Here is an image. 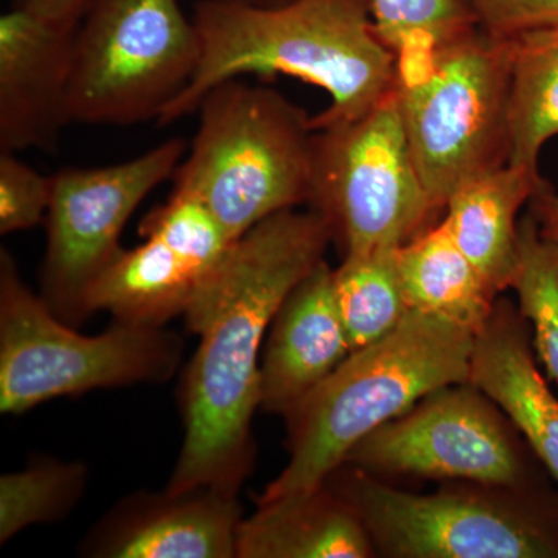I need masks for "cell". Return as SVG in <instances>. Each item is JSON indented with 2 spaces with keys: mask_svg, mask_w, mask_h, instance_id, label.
Returning <instances> with one entry per match:
<instances>
[{
  "mask_svg": "<svg viewBox=\"0 0 558 558\" xmlns=\"http://www.w3.org/2000/svg\"><path fill=\"white\" fill-rule=\"evenodd\" d=\"M332 240L317 209H286L234 241L197 286L183 317L201 341L180 385L185 438L167 490L240 492L255 464L252 422L271 322Z\"/></svg>",
  "mask_w": 558,
  "mask_h": 558,
  "instance_id": "cell-1",
  "label": "cell"
},
{
  "mask_svg": "<svg viewBox=\"0 0 558 558\" xmlns=\"http://www.w3.org/2000/svg\"><path fill=\"white\" fill-rule=\"evenodd\" d=\"M193 22L199 65L159 124L196 112L213 87L244 75L279 73L325 90L330 105L314 126L357 119L398 87V57L377 32L371 0H199Z\"/></svg>",
  "mask_w": 558,
  "mask_h": 558,
  "instance_id": "cell-2",
  "label": "cell"
},
{
  "mask_svg": "<svg viewBox=\"0 0 558 558\" xmlns=\"http://www.w3.org/2000/svg\"><path fill=\"white\" fill-rule=\"evenodd\" d=\"M476 333L424 312L351 355L288 416L289 462L260 495L269 501L325 486L349 451L449 385L470 381Z\"/></svg>",
  "mask_w": 558,
  "mask_h": 558,
  "instance_id": "cell-3",
  "label": "cell"
},
{
  "mask_svg": "<svg viewBox=\"0 0 558 558\" xmlns=\"http://www.w3.org/2000/svg\"><path fill=\"white\" fill-rule=\"evenodd\" d=\"M196 112L199 126L172 193L199 201L233 241L277 213L311 204L315 130L303 109L236 78L213 87Z\"/></svg>",
  "mask_w": 558,
  "mask_h": 558,
  "instance_id": "cell-4",
  "label": "cell"
},
{
  "mask_svg": "<svg viewBox=\"0 0 558 558\" xmlns=\"http://www.w3.org/2000/svg\"><path fill=\"white\" fill-rule=\"evenodd\" d=\"M183 341L154 326L117 323L83 336L62 322L0 252V411L22 414L40 403L101 388L160 384L178 373Z\"/></svg>",
  "mask_w": 558,
  "mask_h": 558,
  "instance_id": "cell-5",
  "label": "cell"
},
{
  "mask_svg": "<svg viewBox=\"0 0 558 558\" xmlns=\"http://www.w3.org/2000/svg\"><path fill=\"white\" fill-rule=\"evenodd\" d=\"M328 484L357 513L377 556L558 558V499L480 486L422 495L343 464Z\"/></svg>",
  "mask_w": 558,
  "mask_h": 558,
  "instance_id": "cell-6",
  "label": "cell"
},
{
  "mask_svg": "<svg viewBox=\"0 0 558 558\" xmlns=\"http://www.w3.org/2000/svg\"><path fill=\"white\" fill-rule=\"evenodd\" d=\"M510 65L512 39L476 27L398 81L411 154L439 211L459 186L509 163Z\"/></svg>",
  "mask_w": 558,
  "mask_h": 558,
  "instance_id": "cell-7",
  "label": "cell"
},
{
  "mask_svg": "<svg viewBox=\"0 0 558 558\" xmlns=\"http://www.w3.org/2000/svg\"><path fill=\"white\" fill-rule=\"evenodd\" d=\"M199 60V33L179 0H89L73 31L70 120H159Z\"/></svg>",
  "mask_w": 558,
  "mask_h": 558,
  "instance_id": "cell-8",
  "label": "cell"
},
{
  "mask_svg": "<svg viewBox=\"0 0 558 558\" xmlns=\"http://www.w3.org/2000/svg\"><path fill=\"white\" fill-rule=\"evenodd\" d=\"M396 89L357 119L314 126L310 207L344 255L402 247L439 211L414 163Z\"/></svg>",
  "mask_w": 558,
  "mask_h": 558,
  "instance_id": "cell-9",
  "label": "cell"
},
{
  "mask_svg": "<svg viewBox=\"0 0 558 558\" xmlns=\"http://www.w3.org/2000/svg\"><path fill=\"white\" fill-rule=\"evenodd\" d=\"M520 432L472 381L449 385L374 429L343 464L369 475L532 490Z\"/></svg>",
  "mask_w": 558,
  "mask_h": 558,
  "instance_id": "cell-10",
  "label": "cell"
},
{
  "mask_svg": "<svg viewBox=\"0 0 558 558\" xmlns=\"http://www.w3.org/2000/svg\"><path fill=\"white\" fill-rule=\"evenodd\" d=\"M186 154L182 138L167 140L134 159L51 175L47 245L40 293L58 318H87V290L120 255V238L143 201L174 175Z\"/></svg>",
  "mask_w": 558,
  "mask_h": 558,
  "instance_id": "cell-11",
  "label": "cell"
},
{
  "mask_svg": "<svg viewBox=\"0 0 558 558\" xmlns=\"http://www.w3.org/2000/svg\"><path fill=\"white\" fill-rule=\"evenodd\" d=\"M242 520L238 494L220 488L138 492L92 529L81 553L98 558H233Z\"/></svg>",
  "mask_w": 558,
  "mask_h": 558,
  "instance_id": "cell-12",
  "label": "cell"
},
{
  "mask_svg": "<svg viewBox=\"0 0 558 558\" xmlns=\"http://www.w3.org/2000/svg\"><path fill=\"white\" fill-rule=\"evenodd\" d=\"M75 27L21 7L0 17V150H53L69 116Z\"/></svg>",
  "mask_w": 558,
  "mask_h": 558,
  "instance_id": "cell-13",
  "label": "cell"
},
{
  "mask_svg": "<svg viewBox=\"0 0 558 558\" xmlns=\"http://www.w3.org/2000/svg\"><path fill=\"white\" fill-rule=\"evenodd\" d=\"M351 352L333 293V269L322 260L271 322L260 357V409L288 416Z\"/></svg>",
  "mask_w": 558,
  "mask_h": 558,
  "instance_id": "cell-14",
  "label": "cell"
},
{
  "mask_svg": "<svg viewBox=\"0 0 558 558\" xmlns=\"http://www.w3.org/2000/svg\"><path fill=\"white\" fill-rule=\"evenodd\" d=\"M470 381L502 410L558 483V399L535 362L531 326L509 301L476 336Z\"/></svg>",
  "mask_w": 558,
  "mask_h": 558,
  "instance_id": "cell-15",
  "label": "cell"
},
{
  "mask_svg": "<svg viewBox=\"0 0 558 558\" xmlns=\"http://www.w3.org/2000/svg\"><path fill=\"white\" fill-rule=\"evenodd\" d=\"M373 539L357 513L328 486L258 501L242 520L240 558H371Z\"/></svg>",
  "mask_w": 558,
  "mask_h": 558,
  "instance_id": "cell-16",
  "label": "cell"
},
{
  "mask_svg": "<svg viewBox=\"0 0 558 558\" xmlns=\"http://www.w3.org/2000/svg\"><path fill=\"white\" fill-rule=\"evenodd\" d=\"M546 183L538 170L508 163L459 186L447 202V229L497 295L515 274L520 209Z\"/></svg>",
  "mask_w": 558,
  "mask_h": 558,
  "instance_id": "cell-17",
  "label": "cell"
},
{
  "mask_svg": "<svg viewBox=\"0 0 558 558\" xmlns=\"http://www.w3.org/2000/svg\"><path fill=\"white\" fill-rule=\"evenodd\" d=\"M121 250L87 290V317L109 312L117 323L161 328L185 314L197 286L209 271L183 258L160 238Z\"/></svg>",
  "mask_w": 558,
  "mask_h": 558,
  "instance_id": "cell-18",
  "label": "cell"
},
{
  "mask_svg": "<svg viewBox=\"0 0 558 558\" xmlns=\"http://www.w3.org/2000/svg\"><path fill=\"white\" fill-rule=\"evenodd\" d=\"M398 267L410 311L447 319L476 336L494 314L497 293L458 247L444 220L399 247Z\"/></svg>",
  "mask_w": 558,
  "mask_h": 558,
  "instance_id": "cell-19",
  "label": "cell"
},
{
  "mask_svg": "<svg viewBox=\"0 0 558 558\" xmlns=\"http://www.w3.org/2000/svg\"><path fill=\"white\" fill-rule=\"evenodd\" d=\"M509 124V163L538 170L558 135V24L512 38Z\"/></svg>",
  "mask_w": 558,
  "mask_h": 558,
  "instance_id": "cell-20",
  "label": "cell"
},
{
  "mask_svg": "<svg viewBox=\"0 0 558 558\" xmlns=\"http://www.w3.org/2000/svg\"><path fill=\"white\" fill-rule=\"evenodd\" d=\"M398 250L351 253L333 269V293L352 352L387 337L409 314Z\"/></svg>",
  "mask_w": 558,
  "mask_h": 558,
  "instance_id": "cell-21",
  "label": "cell"
},
{
  "mask_svg": "<svg viewBox=\"0 0 558 558\" xmlns=\"http://www.w3.org/2000/svg\"><path fill=\"white\" fill-rule=\"evenodd\" d=\"M371 9L398 57L399 80L417 75L436 50L478 27L468 0H371Z\"/></svg>",
  "mask_w": 558,
  "mask_h": 558,
  "instance_id": "cell-22",
  "label": "cell"
},
{
  "mask_svg": "<svg viewBox=\"0 0 558 558\" xmlns=\"http://www.w3.org/2000/svg\"><path fill=\"white\" fill-rule=\"evenodd\" d=\"M87 484L81 462L43 458L0 478V543L40 523L64 519L78 505Z\"/></svg>",
  "mask_w": 558,
  "mask_h": 558,
  "instance_id": "cell-23",
  "label": "cell"
},
{
  "mask_svg": "<svg viewBox=\"0 0 558 558\" xmlns=\"http://www.w3.org/2000/svg\"><path fill=\"white\" fill-rule=\"evenodd\" d=\"M510 289L531 326L535 354L558 388V244L542 236L531 213L519 223V259Z\"/></svg>",
  "mask_w": 558,
  "mask_h": 558,
  "instance_id": "cell-24",
  "label": "cell"
},
{
  "mask_svg": "<svg viewBox=\"0 0 558 558\" xmlns=\"http://www.w3.org/2000/svg\"><path fill=\"white\" fill-rule=\"evenodd\" d=\"M140 234L160 238L205 271L215 269L234 242L205 205L179 193L143 219Z\"/></svg>",
  "mask_w": 558,
  "mask_h": 558,
  "instance_id": "cell-25",
  "label": "cell"
},
{
  "mask_svg": "<svg viewBox=\"0 0 558 558\" xmlns=\"http://www.w3.org/2000/svg\"><path fill=\"white\" fill-rule=\"evenodd\" d=\"M53 178L40 174L16 153L0 150V233L35 229L49 213Z\"/></svg>",
  "mask_w": 558,
  "mask_h": 558,
  "instance_id": "cell-26",
  "label": "cell"
},
{
  "mask_svg": "<svg viewBox=\"0 0 558 558\" xmlns=\"http://www.w3.org/2000/svg\"><path fill=\"white\" fill-rule=\"evenodd\" d=\"M481 31L512 39L558 24V0H468Z\"/></svg>",
  "mask_w": 558,
  "mask_h": 558,
  "instance_id": "cell-27",
  "label": "cell"
},
{
  "mask_svg": "<svg viewBox=\"0 0 558 558\" xmlns=\"http://www.w3.org/2000/svg\"><path fill=\"white\" fill-rule=\"evenodd\" d=\"M89 0H14L21 7L57 24L75 27Z\"/></svg>",
  "mask_w": 558,
  "mask_h": 558,
  "instance_id": "cell-28",
  "label": "cell"
},
{
  "mask_svg": "<svg viewBox=\"0 0 558 558\" xmlns=\"http://www.w3.org/2000/svg\"><path fill=\"white\" fill-rule=\"evenodd\" d=\"M529 213L537 220L542 236L558 244V194L549 183L529 202Z\"/></svg>",
  "mask_w": 558,
  "mask_h": 558,
  "instance_id": "cell-29",
  "label": "cell"
},
{
  "mask_svg": "<svg viewBox=\"0 0 558 558\" xmlns=\"http://www.w3.org/2000/svg\"><path fill=\"white\" fill-rule=\"evenodd\" d=\"M236 2L255 3V5H275V3L286 2V0H236Z\"/></svg>",
  "mask_w": 558,
  "mask_h": 558,
  "instance_id": "cell-30",
  "label": "cell"
}]
</instances>
